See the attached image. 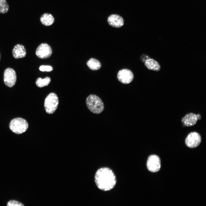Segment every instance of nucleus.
I'll return each instance as SVG.
<instances>
[{
    "label": "nucleus",
    "mask_w": 206,
    "mask_h": 206,
    "mask_svg": "<svg viewBox=\"0 0 206 206\" xmlns=\"http://www.w3.org/2000/svg\"><path fill=\"white\" fill-rule=\"evenodd\" d=\"M96 184L100 189L104 191L111 190L116 183L115 176L110 169L104 167L99 169L95 176Z\"/></svg>",
    "instance_id": "obj_1"
},
{
    "label": "nucleus",
    "mask_w": 206,
    "mask_h": 206,
    "mask_svg": "<svg viewBox=\"0 0 206 206\" xmlns=\"http://www.w3.org/2000/svg\"><path fill=\"white\" fill-rule=\"evenodd\" d=\"M86 104L88 109L95 114L102 113L104 109L102 100L99 97L94 94H90L87 98Z\"/></svg>",
    "instance_id": "obj_2"
},
{
    "label": "nucleus",
    "mask_w": 206,
    "mask_h": 206,
    "mask_svg": "<svg viewBox=\"0 0 206 206\" xmlns=\"http://www.w3.org/2000/svg\"><path fill=\"white\" fill-rule=\"evenodd\" d=\"M10 129L17 134H21L27 130L28 127L27 121L21 118H17L12 120L9 124Z\"/></svg>",
    "instance_id": "obj_3"
},
{
    "label": "nucleus",
    "mask_w": 206,
    "mask_h": 206,
    "mask_svg": "<svg viewBox=\"0 0 206 206\" xmlns=\"http://www.w3.org/2000/svg\"><path fill=\"white\" fill-rule=\"evenodd\" d=\"M59 104L58 96L54 93L49 94L45 98L44 107L46 112L49 114L53 113L57 108Z\"/></svg>",
    "instance_id": "obj_4"
},
{
    "label": "nucleus",
    "mask_w": 206,
    "mask_h": 206,
    "mask_svg": "<svg viewBox=\"0 0 206 206\" xmlns=\"http://www.w3.org/2000/svg\"><path fill=\"white\" fill-rule=\"evenodd\" d=\"M201 138L198 133L194 132L189 133L185 139V143L186 146L190 148H195L200 144Z\"/></svg>",
    "instance_id": "obj_5"
},
{
    "label": "nucleus",
    "mask_w": 206,
    "mask_h": 206,
    "mask_svg": "<svg viewBox=\"0 0 206 206\" xmlns=\"http://www.w3.org/2000/svg\"><path fill=\"white\" fill-rule=\"evenodd\" d=\"M17 76L15 71L11 68H6L3 74V80L5 85L10 88L13 86L16 81Z\"/></svg>",
    "instance_id": "obj_6"
},
{
    "label": "nucleus",
    "mask_w": 206,
    "mask_h": 206,
    "mask_svg": "<svg viewBox=\"0 0 206 206\" xmlns=\"http://www.w3.org/2000/svg\"><path fill=\"white\" fill-rule=\"evenodd\" d=\"M146 165L148 170L152 172H158L161 168L160 159L156 155H151L148 158Z\"/></svg>",
    "instance_id": "obj_7"
},
{
    "label": "nucleus",
    "mask_w": 206,
    "mask_h": 206,
    "mask_svg": "<svg viewBox=\"0 0 206 206\" xmlns=\"http://www.w3.org/2000/svg\"><path fill=\"white\" fill-rule=\"evenodd\" d=\"M117 78L118 80L124 84L130 83L133 80L134 75L130 70L124 69L120 70L118 73Z\"/></svg>",
    "instance_id": "obj_8"
},
{
    "label": "nucleus",
    "mask_w": 206,
    "mask_h": 206,
    "mask_svg": "<svg viewBox=\"0 0 206 206\" xmlns=\"http://www.w3.org/2000/svg\"><path fill=\"white\" fill-rule=\"evenodd\" d=\"M52 53V51L51 47L46 43L40 44L37 48L35 52L36 56L41 59L48 58Z\"/></svg>",
    "instance_id": "obj_9"
},
{
    "label": "nucleus",
    "mask_w": 206,
    "mask_h": 206,
    "mask_svg": "<svg viewBox=\"0 0 206 206\" xmlns=\"http://www.w3.org/2000/svg\"><path fill=\"white\" fill-rule=\"evenodd\" d=\"M201 116L199 114L197 115L195 113H190L186 115L181 119V121L187 126H191L194 125L198 120H200Z\"/></svg>",
    "instance_id": "obj_10"
},
{
    "label": "nucleus",
    "mask_w": 206,
    "mask_h": 206,
    "mask_svg": "<svg viewBox=\"0 0 206 206\" xmlns=\"http://www.w3.org/2000/svg\"><path fill=\"white\" fill-rule=\"evenodd\" d=\"M107 21L110 26L114 27L120 28L124 25L123 18L116 14H113L110 15L108 18Z\"/></svg>",
    "instance_id": "obj_11"
},
{
    "label": "nucleus",
    "mask_w": 206,
    "mask_h": 206,
    "mask_svg": "<svg viewBox=\"0 0 206 206\" xmlns=\"http://www.w3.org/2000/svg\"><path fill=\"white\" fill-rule=\"evenodd\" d=\"M26 54L24 46L21 44H17L14 47L12 50V54L15 59H19L25 57Z\"/></svg>",
    "instance_id": "obj_12"
},
{
    "label": "nucleus",
    "mask_w": 206,
    "mask_h": 206,
    "mask_svg": "<svg viewBox=\"0 0 206 206\" xmlns=\"http://www.w3.org/2000/svg\"><path fill=\"white\" fill-rule=\"evenodd\" d=\"M144 65L149 70L159 71L161 69V66L159 63L155 60L149 58L144 62Z\"/></svg>",
    "instance_id": "obj_13"
},
{
    "label": "nucleus",
    "mask_w": 206,
    "mask_h": 206,
    "mask_svg": "<svg viewBox=\"0 0 206 206\" xmlns=\"http://www.w3.org/2000/svg\"><path fill=\"white\" fill-rule=\"evenodd\" d=\"M40 20L43 25L49 26L53 24L54 21V19L51 14L46 13L43 14L41 16Z\"/></svg>",
    "instance_id": "obj_14"
},
{
    "label": "nucleus",
    "mask_w": 206,
    "mask_h": 206,
    "mask_svg": "<svg viewBox=\"0 0 206 206\" xmlns=\"http://www.w3.org/2000/svg\"><path fill=\"white\" fill-rule=\"evenodd\" d=\"M87 65L89 68L92 70H98L101 66V64L100 62L94 58H91L87 62Z\"/></svg>",
    "instance_id": "obj_15"
},
{
    "label": "nucleus",
    "mask_w": 206,
    "mask_h": 206,
    "mask_svg": "<svg viewBox=\"0 0 206 206\" xmlns=\"http://www.w3.org/2000/svg\"><path fill=\"white\" fill-rule=\"evenodd\" d=\"M50 81V78L48 77L43 79L39 78L37 79L35 83L37 86L41 88L48 85Z\"/></svg>",
    "instance_id": "obj_16"
},
{
    "label": "nucleus",
    "mask_w": 206,
    "mask_h": 206,
    "mask_svg": "<svg viewBox=\"0 0 206 206\" xmlns=\"http://www.w3.org/2000/svg\"><path fill=\"white\" fill-rule=\"evenodd\" d=\"M9 5L6 0H0V13L4 14L7 12Z\"/></svg>",
    "instance_id": "obj_17"
},
{
    "label": "nucleus",
    "mask_w": 206,
    "mask_h": 206,
    "mask_svg": "<svg viewBox=\"0 0 206 206\" xmlns=\"http://www.w3.org/2000/svg\"><path fill=\"white\" fill-rule=\"evenodd\" d=\"M39 70L40 71L42 72H49L52 71L53 70L52 67L50 66H45L42 65L39 68Z\"/></svg>",
    "instance_id": "obj_18"
},
{
    "label": "nucleus",
    "mask_w": 206,
    "mask_h": 206,
    "mask_svg": "<svg viewBox=\"0 0 206 206\" xmlns=\"http://www.w3.org/2000/svg\"><path fill=\"white\" fill-rule=\"evenodd\" d=\"M7 206H23L24 205L18 201L12 200L9 201L7 203Z\"/></svg>",
    "instance_id": "obj_19"
},
{
    "label": "nucleus",
    "mask_w": 206,
    "mask_h": 206,
    "mask_svg": "<svg viewBox=\"0 0 206 206\" xmlns=\"http://www.w3.org/2000/svg\"><path fill=\"white\" fill-rule=\"evenodd\" d=\"M148 57V56H147L146 55H142L140 57L141 60L142 62H144L145 61L148 59L146 57Z\"/></svg>",
    "instance_id": "obj_20"
},
{
    "label": "nucleus",
    "mask_w": 206,
    "mask_h": 206,
    "mask_svg": "<svg viewBox=\"0 0 206 206\" xmlns=\"http://www.w3.org/2000/svg\"><path fill=\"white\" fill-rule=\"evenodd\" d=\"M0 58H1V55H0Z\"/></svg>",
    "instance_id": "obj_21"
}]
</instances>
